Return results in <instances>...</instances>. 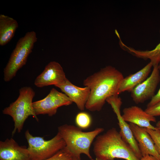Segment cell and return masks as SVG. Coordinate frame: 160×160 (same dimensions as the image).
<instances>
[{"label": "cell", "instance_id": "6", "mask_svg": "<svg viewBox=\"0 0 160 160\" xmlns=\"http://www.w3.org/2000/svg\"><path fill=\"white\" fill-rule=\"evenodd\" d=\"M28 144L27 148L31 160H44L65 148L66 143L58 132L53 138L45 140L44 137L33 136L28 130L25 133Z\"/></svg>", "mask_w": 160, "mask_h": 160}, {"label": "cell", "instance_id": "27", "mask_svg": "<svg viewBox=\"0 0 160 160\" xmlns=\"http://www.w3.org/2000/svg\"><path fill=\"white\" fill-rule=\"evenodd\" d=\"M158 68L160 70V60L158 65Z\"/></svg>", "mask_w": 160, "mask_h": 160}, {"label": "cell", "instance_id": "8", "mask_svg": "<svg viewBox=\"0 0 160 160\" xmlns=\"http://www.w3.org/2000/svg\"><path fill=\"white\" fill-rule=\"evenodd\" d=\"M110 104L116 114L118 121V124L120 129L119 133L123 139L129 145L137 158L139 159L142 156L129 124L122 118L120 108L122 103L121 99L118 95L111 97L106 100Z\"/></svg>", "mask_w": 160, "mask_h": 160}, {"label": "cell", "instance_id": "26", "mask_svg": "<svg viewBox=\"0 0 160 160\" xmlns=\"http://www.w3.org/2000/svg\"><path fill=\"white\" fill-rule=\"evenodd\" d=\"M70 160H81V159H79L76 158H72Z\"/></svg>", "mask_w": 160, "mask_h": 160}, {"label": "cell", "instance_id": "2", "mask_svg": "<svg viewBox=\"0 0 160 160\" xmlns=\"http://www.w3.org/2000/svg\"><path fill=\"white\" fill-rule=\"evenodd\" d=\"M93 151L96 157L103 160H138L129 145L123 139L115 128L98 135L93 144Z\"/></svg>", "mask_w": 160, "mask_h": 160}, {"label": "cell", "instance_id": "22", "mask_svg": "<svg viewBox=\"0 0 160 160\" xmlns=\"http://www.w3.org/2000/svg\"><path fill=\"white\" fill-rule=\"evenodd\" d=\"M159 101H160V88L156 94H155L148 104L147 108L151 107Z\"/></svg>", "mask_w": 160, "mask_h": 160}, {"label": "cell", "instance_id": "25", "mask_svg": "<svg viewBox=\"0 0 160 160\" xmlns=\"http://www.w3.org/2000/svg\"><path fill=\"white\" fill-rule=\"evenodd\" d=\"M89 160H103L99 158L96 157V158L95 159H93L92 158L91 159H90Z\"/></svg>", "mask_w": 160, "mask_h": 160}, {"label": "cell", "instance_id": "5", "mask_svg": "<svg viewBox=\"0 0 160 160\" xmlns=\"http://www.w3.org/2000/svg\"><path fill=\"white\" fill-rule=\"evenodd\" d=\"M37 40L36 33L33 31L26 33L19 39L4 69L5 81H11L15 76L18 71L25 65Z\"/></svg>", "mask_w": 160, "mask_h": 160}, {"label": "cell", "instance_id": "13", "mask_svg": "<svg viewBox=\"0 0 160 160\" xmlns=\"http://www.w3.org/2000/svg\"><path fill=\"white\" fill-rule=\"evenodd\" d=\"M0 160H31L25 146H20L12 138L0 141Z\"/></svg>", "mask_w": 160, "mask_h": 160}, {"label": "cell", "instance_id": "12", "mask_svg": "<svg viewBox=\"0 0 160 160\" xmlns=\"http://www.w3.org/2000/svg\"><path fill=\"white\" fill-rule=\"evenodd\" d=\"M129 124L142 156L150 155L160 160V156L156 149L154 142L145 128L132 123Z\"/></svg>", "mask_w": 160, "mask_h": 160}, {"label": "cell", "instance_id": "14", "mask_svg": "<svg viewBox=\"0 0 160 160\" xmlns=\"http://www.w3.org/2000/svg\"><path fill=\"white\" fill-rule=\"evenodd\" d=\"M123 112L121 116L125 121L134 124L141 127L156 129L151 124V122H156L155 117L148 114L141 108L132 106L124 108Z\"/></svg>", "mask_w": 160, "mask_h": 160}, {"label": "cell", "instance_id": "18", "mask_svg": "<svg viewBox=\"0 0 160 160\" xmlns=\"http://www.w3.org/2000/svg\"><path fill=\"white\" fill-rule=\"evenodd\" d=\"M91 118L89 115L85 112L78 113L75 118V122L78 127L81 129H87L91 124Z\"/></svg>", "mask_w": 160, "mask_h": 160}, {"label": "cell", "instance_id": "19", "mask_svg": "<svg viewBox=\"0 0 160 160\" xmlns=\"http://www.w3.org/2000/svg\"><path fill=\"white\" fill-rule=\"evenodd\" d=\"M72 158L65 147L53 156L44 160H70Z\"/></svg>", "mask_w": 160, "mask_h": 160}, {"label": "cell", "instance_id": "11", "mask_svg": "<svg viewBox=\"0 0 160 160\" xmlns=\"http://www.w3.org/2000/svg\"><path fill=\"white\" fill-rule=\"evenodd\" d=\"M55 87L60 88L73 102L74 103L79 109L81 111L84 110L90 95V90L88 87L77 86L67 79Z\"/></svg>", "mask_w": 160, "mask_h": 160}, {"label": "cell", "instance_id": "3", "mask_svg": "<svg viewBox=\"0 0 160 160\" xmlns=\"http://www.w3.org/2000/svg\"><path fill=\"white\" fill-rule=\"evenodd\" d=\"M58 130L65 143V148L72 158L81 159V154H84L90 159H92L90 153L91 145L104 129L99 127L92 131L84 132L78 127L65 124L59 126Z\"/></svg>", "mask_w": 160, "mask_h": 160}, {"label": "cell", "instance_id": "4", "mask_svg": "<svg viewBox=\"0 0 160 160\" xmlns=\"http://www.w3.org/2000/svg\"><path fill=\"white\" fill-rule=\"evenodd\" d=\"M19 96L16 100L2 111L3 114L11 116L14 121L12 136L16 131L18 133L21 132L24 122L29 116H32L37 121H39L33 105L35 91L31 87H24L19 89Z\"/></svg>", "mask_w": 160, "mask_h": 160}, {"label": "cell", "instance_id": "15", "mask_svg": "<svg viewBox=\"0 0 160 160\" xmlns=\"http://www.w3.org/2000/svg\"><path fill=\"white\" fill-rule=\"evenodd\" d=\"M152 66L153 64L150 61L136 73L124 77L120 84L118 90L119 94L125 91L131 92L135 87L148 78Z\"/></svg>", "mask_w": 160, "mask_h": 160}, {"label": "cell", "instance_id": "24", "mask_svg": "<svg viewBox=\"0 0 160 160\" xmlns=\"http://www.w3.org/2000/svg\"><path fill=\"white\" fill-rule=\"evenodd\" d=\"M155 127L160 132V120L157 123Z\"/></svg>", "mask_w": 160, "mask_h": 160}, {"label": "cell", "instance_id": "1", "mask_svg": "<svg viewBox=\"0 0 160 160\" xmlns=\"http://www.w3.org/2000/svg\"><path fill=\"white\" fill-rule=\"evenodd\" d=\"M124 77L115 67L108 65L90 75L83 81V85L90 90L85 108L91 111H99L108 98L118 95L120 83Z\"/></svg>", "mask_w": 160, "mask_h": 160}, {"label": "cell", "instance_id": "7", "mask_svg": "<svg viewBox=\"0 0 160 160\" xmlns=\"http://www.w3.org/2000/svg\"><path fill=\"white\" fill-rule=\"evenodd\" d=\"M72 103L65 94L53 88L45 98L33 102V105L37 116L47 114L51 116L56 114L59 107L70 105Z\"/></svg>", "mask_w": 160, "mask_h": 160}, {"label": "cell", "instance_id": "9", "mask_svg": "<svg viewBox=\"0 0 160 160\" xmlns=\"http://www.w3.org/2000/svg\"><path fill=\"white\" fill-rule=\"evenodd\" d=\"M158 65H153V70L150 76L131 92L132 100L136 104L143 103L151 99L155 95L156 88L160 81V70Z\"/></svg>", "mask_w": 160, "mask_h": 160}, {"label": "cell", "instance_id": "21", "mask_svg": "<svg viewBox=\"0 0 160 160\" xmlns=\"http://www.w3.org/2000/svg\"><path fill=\"white\" fill-rule=\"evenodd\" d=\"M145 111L154 117L160 116V101L151 107L147 108Z\"/></svg>", "mask_w": 160, "mask_h": 160}, {"label": "cell", "instance_id": "16", "mask_svg": "<svg viewBox=\"0 0 160 160\" xmlns=\"http://www.w3.org/2000/svg\"><path fill=\"white\" fill-rule=\"evenodd\" d=\"M17 21L13 18L4 14L0 15V45L9 43L15 35L18 28Z\"/></svg>", "mask_w": 160, "mask_h": 160}, {"label": "cell", "instance_id": "20", "mask_svg": "<svg viewBox=\"0 0 160 160\" xmlns=\"http://www.w3.org/2000/svg\"><path fill=\"white\" fill-rule=\"evenodd\" d=\"M145 128L153 139L155 143L156 149L160 156V132L157 129L156 130H153Z\"/></svg>", "mask_w": 160, "mask_h": 160}, {"label": "cell", "instance_id": "10", "mask_svg": "<svg viewBox=\"0 0 160 160\" xmlns=\"http://www.w3.org/2000/svg\"><path fill=\"white\" fill-rule=\"evenodd\" d=\"M67 79L61 65L52 61L46 66L43 72L36 77L34 84L38 87L51 85L55 86L64 82Z\"/></svg>", "mask_w": 160, "mask_h": 160}, {"label": "cell", "instance_id": "28", "mask_svg": "<svg viewBox=\"0 0 160 160\" xmlns=\"http://www.w3.org/2000/svg\"></svg>", "mask_w": 160, "mask_h": 160}, {"label": "cell", "instance_id": "23", "mask_svg": "<svg viewBox=\"0 0 160 160\" xmlns=\"http://www.w3.org/2000/svg\"><path fill=\"white\" fill-rule=\"evenodd\" d=\"M138 160H158L155 157L150 155H147L143 156Z\"/></svg>", "mask_w": 160, "mask_h": 160}, {"label": "cell", "instance_id": "17", "mask_svg": "<svg viewBox=\"0 0 160 160\" xmlns=\"http://www.w3.org/2000/svg\"><path fill=\"white\" fill-rule=\"evenodd\" d=\"M159 33L160 34V29ZM141 55L144 59H149L152 62L159 61L160 59V42L151 50H142Z\"/></svg>", "mask_w": 160, "mask_h": 160}]
</instances>
